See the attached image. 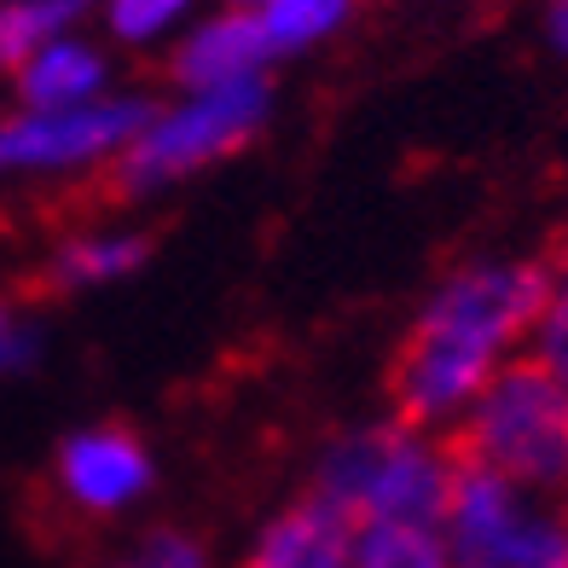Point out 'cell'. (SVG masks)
<instances>
[{
	"mask_svg": "<svg viewBox=\"0 0 568 568\" xmlns=\"http://www.w3.org/2000/svg\"><path fill=\"white\" fill-rule=\"evenodd\" d=\"M557 284L546 267H476L453 278L429 314L412 325L406 348L395 354L389 395L400 412V429L435 424L476 400L494 377V359L516 343L528 325H539Z\"/></svg>",
	"mask_w": 568,
	"mask_h": 568,
	"instance_id": "cell-1",
	"label": "cell"
},
{
	"mask_svg": "<svg viewBox=\"0 0 568 568\" xmlns=\"http://www.w3.org/2000/svg\"><path fill=\"white\" fill-rule=\"evenodd\" d=\"M447 453L458 464L528 487V494L568 487V389L539 359H516L487 377V389L476 395Z\"/></svg>",
	"mask_w": 568,
	"mask_h": 568,
	"instance_id": "cell-2",
	"label": "cell"
},
{
	"mask_svg": "<svg viewBox=\"0 0 568 568\" xmlns=\"http://www.w3.org/2000/svg\"><path fill=\"white\" fill-rule=\"evenodd\" d=\"M320 494L343 505L359 528L366 523H447L453 494V453L418 442L412 429H366L331 447Z\"/></svg>",
	"mask_w": 568,
	"mask_h": 568,
	"instance_id": "cell-3",
	"label": "cell"
},
{
	"mask_svg": "<svg viewBox=\"0 0 568 568\" xmlns=\"http://www.w3.org/2000/svg\"><path fill=\"white\" fill-rule=\"evenodd\" d=\"M447 557L453 568H568V523L528 487L453 458L447 494Z\"/></svg>",
	"mask_w": 568,
	"mask_h": 568,
	"instance_id": "cell-4",
	"label": "cell"
},
{
	"mask_svg": "<svg viewBox=\"0 0 568 568\" xmlns=\"http://www.w3.org/2000/svg\"><path fill=\"white\" fill-rule=\"evenodd\" d=\"M262 111H267V88L255 82V75H244V82H226V88H210L203 99H192L186 111H174V116H163L158 128H145V134L93 180L99 203L134 197V192H145V186H158V180H169V174H186V169H197V163L221 158V151H232L255 122H262ZM93 186H88V192H93Z\"/></svg>",
	"mask_w": 568,
	"mask_h": 568,
	"instance_id": "cell-5",
	"label": "cell"
},
{
	"mask_svg": "<svg viewBox=\"0 0 568 568\" xmlns=\"http://www.w3.org/2000/svg\"><path fill=\"white\" fill-rule=\"evenodd\" d=\"M140 128H145V105H134V99L93 105V111H41L0 128V169L99 158L111 145H128V134H140Z\"/></svg>",
	"mask_w": 568,
	"mask_h": 568,
	"instance_id": "cell-6",
	"label": "cell"
},
{
	"mask_svg": "<svg viewBox=\"0 0 568 568\" xmlns=\"http://www.w3.org/2000/svg\"><path fill=\"white\" fill-rule=\"evenodd\" d=\"M354 534H359L354 516L343 505H331L325 494H314V499H302L278 516L244 568H348L354 562Z\"/></svg>",
	"mask_w": 568,
	"mask_h": 568,
	"instance_id": "cell-7",
	"label": "cell"
},
{
	"mask_svg": "<svg viewBox=\"0 0 568 568\" xmlns=\"http://www.w3.org/2000/svg\"><path fill=\"white\" fill-rule=\"evenodd\" d=\"M145 453L116 429H93V435H75L59 458V481L70 487V499L82 510H116L128 505L145 487Z\"/></svg>",
	"mask_w": 568,
	"mask_h": 568,
	"instance_id": "cell-8",
	"label": "cell"
},
{
	"mask_svg": "<svg viewBox=\"0 0 568 568\" xmlns=\"http://www.w3.org/2000/svg\"><path fill=\"white\" fill-rule=\"evenodd\" d=\"M273 53L267 41V23L250 18V12H226L215 23H203V30L180 47L174 59V82L186 88H226V82H244V75H255V64H262Z\"/></svg>",
	"mask_w": 568,
	"mask_h": 568,
	"instance_id": "cell-9",
	"label": "cell"
},
{
	"mask_svg": "<svg viewBox=\"0 0 568 568\" xmlns=\"http://www.w3.org/2000/svg\"><path fill=\"white\" fill-rule=\"evenodd\" d=\"M348 568H453L447 534L424 523H366L354 534Z\"/></svg>",
	"mask_w": 568,
	"mask_h": 568,
	"instance_id": "cell-10",
	"label": "cell"
},
{
	"mask_svg": "<svg viewBox=\"0 0 568 568\" xmlns=\"http://www.w3.org/2000/svg\"><path fill=\"white\" fill-rule=\"evenodd\" d=\"M99 88V59L88 47H41L23 70V99H36L41 111H70V99Z\"/></svg>",
	"mask_w": 568,
	"mask_h": 568,
	"instance_id": "cell-11",
	"label": "cell"
},
{
	"mask_svg": "<svg viewBox=\"0 0 568 568\" xmlns=\"http://www.w3.org/2000/svg\"><path fill=\"white\" fill-rule=\"evenodd\" d=\"M82 0H18V7H0V59H23L41 53V41L75 18Z\"/></svg>",
	"mask_w": 568,
	"mask_h": 568,
	"instance_id": "cell-12",
	"label": "cell"
},
{
	"mask_svg": "<svg viewBox=\"0 0 568 568\" xmlns=\"http://www.w3.org/2000/svg\"><path fill=\"white\" fill-rule=\"evenodd\" d=\"M348 12V0H267V41L278 47H302V41H314V36H325L331 23H337Z\"/></svg>",
	"mask_w": 568,
	"mask_h": 568,
	"instance_id": "cell-13",
	"label": "cell"
},
{
	"mask_svg": "<svg viewBox=\"0 0 568 568\" xmlns=\"http://www.w3.org/2000/svg\"><path fill=\"white\" fill-rule=\"evenodd\" d=\"M145 255V244H134V239H116V244H75V250H64V262H59V278H105V273H122V267H134Z\"/></svg>",
	"mask_w": 568,
	"mask_h": 568,
	"instance_id": "cell-14",
	"label": "cell"
},
{
	"mask_svg": "<svg viewBox=\"0 0 568 568\" xmlns=\"http://www.w3.org/2000/svg\"><path fill=\"white\" fill-rule=\"evenodd\" d=\"M539 366L568 389V284L546 302V314H539Z\"/></svg>",
	"mask_w": 568,
	"mask_h": 568,
	"instance_id": "cell-15",
	"label": "cell"
},
{
	"mask_svg": "<svg viewBox=\"0 0 568 568\" xmlns=\"http://www.w3.org/2000/svg\"><path fill=\"white\" fill-rule=\"evenodd\" d=\"M180 7H186V0H111V23H116V36H151V30H163Z\"/></svg>",
	"mask_w": 568,
	"mask_h": 568,
	"instance_id": "cell-16",
	"label": "cell"
},
{
	"mask_svg": "<svg viewBox=\"0 0 568 568\" xmlns=\"http://www.w3.org/2000/svg\"><path fill=\"white\" fill-rule=\"evenodd\" d=\"M122 568H203V551L186 534H158V539H145L140 557L122 562Z\"/></svg>",
	"mask_w": 568,
	"mask_h": 568,
	"instance_id": "cell-17",
	"label": "cell"
},
{
	"mask_svg": "<svg viewBox=\"0 0 568 568\" xmlns=\"http://www.w3.org/2000/svg\"><path fill=\"white\" fill-rule=\"evenodd\" d=\"M551 41L568 53V0H557V7H551Z\"/></svg>",
	"mask_w": 568,
	"mask_h": 568,
	"instance_id": "cell-18",
	"label": "cell"
},
{
	"mask_svg": "<svg viewBox=\"0 0 568 568\" xmlns=\"http://www.w3.org/2000/svg\"><path fill=\"white\" fill-rule=\"evenodd\" d=\"M557 262L568 267V232H562V244H557Z\"/></svg>",
	"mask_w": 568,
	"mask_h": 568,
	"instance_id": "cell-19",
	"label": "cell"
},
{
	"mask_svg": "<svg viewBox=\"0 0 568 568\" xmlns=\"http://www.w3.org/2000/svg\"><path fill=\"white\" fill-rule=\"evenodd\" d=\"M0 348H7V325H0Z\"/></svg>",
	"mask_w": 568,
	"mask_h": 568,
	"instance_id": "cell-20",
	"label": "cell"
},
{
	"mask_svg": "<svg viewBox=\"0 0 568 568\" xmlns=\"http://www.w3.org/2000/svg\"><path fill=\"white\" fill-rule=\"evenodd\" d=\"M232 7H250V0H232Z\"/></svg>",
	"mask_w": 568,
	"mask_h": 568,
	"instance_id": "cell-21",
	"label": "cell"
},
{
	"mask_svg": "<svg viewBox=\"0 0 568 568\" xmlns=\"http://www.w3.org/2000/svg\"><path fill=\"white\" fill-rule=\"evenodd\" d=\"M562 523H568V510H562Z\"/></svg>",
	"mask_w": 568,
	"mask_h": 568,
	"instance_id": "cell-22",
	"label": "cell"
}]
</instances>
